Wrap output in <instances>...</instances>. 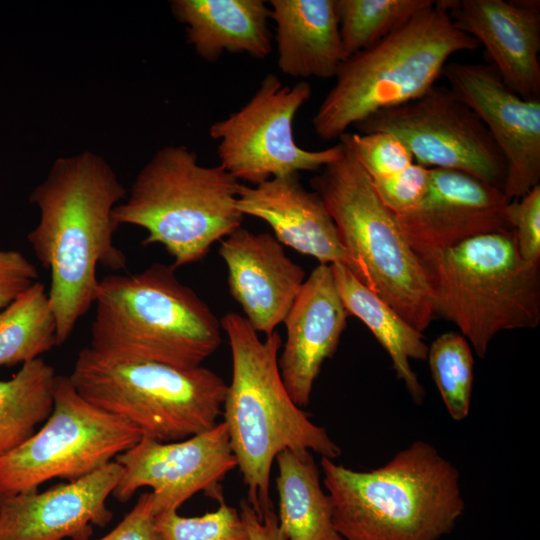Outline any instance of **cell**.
Wrapping results in <instances>:
<instances>
[{"label":"cell","instance_id":"obj_12","mask_svg":"<svg viewBox=\"0 0 540 540\" xmlns=\"http://www.w3.org/2000/svg\"><path fill=\"white\" fill-rule=\"evenodd\" d=\"M354 127L362 134L395 135L419 165L461 171L503 189L502 152L480 118L449 87L435 84L418 98L376 112Z\"/></svg>","mask_w":540,"mask_h":540},{"label":"cell","instance_id":"obj_34","mask_svg":"<svg viewBox=\"0 0 540 540\" xmlns=\"http://www.w3.org/2000/svg\"><path fill=\"white\" fill-rule=\"evenodd\" d=\"M98 540H165L156 525L151 492L143 493L122 521Z\"/></svg>","mask_w":540,"mask_h":540},{"label":"cell","instance_id":"obj_30","mask_svg":"<svg viewBox=\"0 0 540 540\" xmlns=\"http://www.w3.org/2000/svg\"><path fill=\"white\" fill-rule=\"evenodd\" d=\"M345 136L371 180L391 177L414 163L410 150L393 134L347 132Z\"/></svg>","mask_w":540,"mask_h":540},{"label":"cell","instance_id":"obj_13","mask_svg":"<svg viewBox=\"0 0 540 540\" xmlns=\"http://www.w3.org/2000/svg\"><path fill=\"white\" fill-rule=\"evenodd\" d=\"M114 461L122 466L123 474L112 496L126 503L138 489L150 487L155 516L177 511L198 492L220 502L224 499L222 481L237 467L223 421L175 442L143 436Z\"/></svg>","mask_w":540,"mask_h":540},{"label":"cell","instance_id":"obj_4","mask_svg":"<svg viewBox=\"0 0 540 540\" xmlns=\"http://www.w3.org/2000/svg\"><path fill=\"white\" fill-rule=\"evenodd\" d=\"M175 271L153 263L102 278L89 347L115 360L201 366L221 344L220 320Z\"/></svg>","mask_w":540,"mask_h":540},{"label":"cell","instance_id":"obj_26","mask_svg":"<svg viewBox=\"0 0 540 540\" xmlns=\"http://www.w3.org/2000/svg\"><path fill=\"white\" fill-rule=\"evenodd\" d=\"M55 346L56 317L45 285L37 281L0 310V366L23 365Z\"/></svg>","mask_w":540,"mask_h":540},{"label":"cell","instance_id":"obj_7","mask_svg":"<svg viewBox=\"0 0 540 540\" xmlns=\"http://www.w3.org/2000/svg\"><path fill=\"white\" fill-rule=\"evenodd\" d=\"M417 256L435 314L454 323L479 357L499 332L539 325V264L521 259L513 230Z\"/></svg>","mask_w":540,"mask_h":540},{"label":"cell","instance_id":"obj_5","mask_svg":"<svg viewBox=\"0 0 540 540\" xmlns=\"http://www.w3.org/2000/svg\"><path fill=\"white\" fill-rule=\"evenodd\" d=\"M479 46L456 26L446 0L434 1L341 63L312 119L315 134L326 141L339 139L374 113L418 98L435 85L451 56Z\"/></svg>","mask_w":540,"mask_h":540},{"label":"cell","instance_id":"obj_29","mask_svg":"<svg viewBox=\"0 0 540 540\" xmlns=\"http://www.w3.org/2000/svg\"><path fill=\"white\" fill-rule=\"evenodd\" d=\"M165 540H250L240 513L221 500L216 510L184 517L177 511L155 516Z\"/></svg>","mask_w":540,"mask_h":540},{"label":"cell","instance_id":"obj_2","mask_svg":"<svg viewBox=\"0 0 540 540\" xmlns=\"http://www.w3.org/2000/svg\"><path fill=\"white\" fill-rule=\"evenodd\" d=\"M220 324L232 357L223 422L247 489L246 501L261 518L273 509L270 475L280 452L307 449L334 460L341 450L286 390L278 366L282 345L278 332L261 340L244 316L235 312L225 314Z\"/></svg>","mask_w":540,"mask_h":540},{"label":"cell","instance_id":"obj_22","mask_svg":"<svg viewBox=\"0 0 540 540\" xmlns=\"http://www.w3.org/2000/svg\"><path fill=\"white\" fill-rule=\"evenodd\" d=\"M279 70L290 77H335L345 60L335 0H270Z\"/></svg>","mask_w":540,"mask_h":540},{"label":"cell","instance_id":"obj_15","mask_svg":"<svg viewBox=\"0 0 540 540\" xmlns=\"http://www.w3.org/2000/svg\"><path fill=\"white\" fill-rule=\"evenodd\" d=\"M501 189L461 171L431 168L427 190L411 211L395 215L417 255L448 249L478 235L512 230Z\"/></svg>","mask_w":540,"mask_h":540},{"label":"cell","instance_id":"obj_27","mask_svg":"<svg viewBox=\"0 0 540 540\" xmlns=\"http://www.w3.org/2000/svg\"><path fill=\"white\" fill-rule=\"evenodd\" d=\"M433 0H335L345 59L406 24Z\"/></svg>","mask_w":540,"mask_h":540},{"label":"cell","instance_id":"obj_19","mask_svg":"<svg viewBox=\"0 0 540 540\" xmlns=\"http://www.w3.org/2000/svg\"><path fill=\"white\" fill-rule=\"evenodd\" d=\"M348 316L331 266L319 264L305 279L283 322L286 341L278 358L284 386L300 408L309 403L324 361L336 352Z\"/></svg>","mask_w":540,"mask_h":540},{"label":"cell","instance_id":"obj_32","mask_svg":"<svg viewBox=\"0 0 540 540\" xmlns=\"http://www.w3.org/2000/svg\"><path fill=\"white\" fill-rule=\"evenodd\" d=\"M431 168L413 163L403 171L388 178L371 180L381 202L393 214L411 211L424 196Z\"/></svg>","mask_w":540,"mask_h":540},{"label":"cell","instance_id":"obj_16","mask_svg":"<svg viewBox=\"0 0 540 540\" xmlns=\"http://www.w3.org/2000/svg\"><path fill=\"white\" fill-rule=\"evenodd\" d=\"M123 474L112 461L74 481L0 496V540H88L112 519L107 499Z\"/></svg>","mask_w":540,"mask_h":540},{"label":"cell","instance_id":"obj_14","mask_svg":"<svg viewBox=\"0 0 540 540\" xmlns=\"http://www.w3.org/2000/svg\"><path fill=\"white\" fill-rule=\"evenodd\" d=\"M452 92L484 123L506 161L508 202L540 185V99L508 87L492 65L448 62L442 72Z\"/></svg>","mask_w":540,"mask_h":540},{"label":"cell","instance_id":"obj_35","mask_svg":"<svg viewBox=\"0 0 540 540\" xmlns=\"http://www.w3.org/2000/svg\"><path fill=\"white\" fill-rule=\"evenodd\" d=\"M239 513L250 540H288L279 527L277 514L273 509L260 518L247 501H242Z\"/></svg>","mask_w":540,"mask_h":540},{"label":"cell","instance_id":"obj_1","mask_svg":"<svg viewBox=\"0 0 540 540\" xmlns=\"http://www.w3.org/2000/svg\"><path fill=\"white\" fill-rule=\"evenodd\" d=\"M126 196L114 169L92 151L57 158L29 196L40 217L27 240L50 271L48 295L58 346L95 303L97 266L112 271L127 268L125 253L113 242L118 226L112 217Z\"/></svg>","mask_w":540,"mask_h":540},{"label":"cell","instance_id":"obj_28","mask_svg":"<svg viewBox=\"0 0 540 540\" xmlns=\"http://www.w3.org/2000/svg\"><path fill=\"white\" fill-rule=\"evenodd\" d=\"M432 378L445 407L455 421L470 410L474 359L469 342L459 332H445L428 347Z\"/></svg>","mask_w":540,"mask_h":540},{"label":"cell","instance_id":"obj_24","mask_svg":"<svg viewBox=\"0 0 540 540\" xmlns=\"http://www.w3.org/2000/svg\"><path fill=\"white\" fill-rule=\"evenodd\" d=\"M278 524L288 540H344L333 523L331 501L310 450L286 449L276 459Z\"/></svg>","mask_w":540,"mask_h":540},{"label":"cell","instance_id":"obj_20","mask_svg":"<svg viewBox=\"0 0 540 540\" xmlns=\"http://www.w3.org/2000/svg\"><path fill=\"white\" fill-rule=\"evenodd\" d=\"M237 208L243 216L266 222L282 245L312 256L320 264L341 263L350 268L322 199L302 185L298 174L274 177L257 185L242 184Z\"/></svg>","mask_w":540,"mask_h":540},{"label":"cell","instance_id":"obj_11","mask_svg":"<svg viewBox=\"0 0 540 540\" xmlns=\"http://www.w3.org/2000/svg\"><path fill=\"white\" fill-rule=\"evenodd\" d=\"M306 81L284 85L268 73L245 105L209 127L219 165L239 181L257 185L271 178L321 170L338 159L343 145L307 150L296 143L294 120L309 101Z\"/></svg>","mask_w":540,"mask_h":540},{"label":"cell","instance_id":"obj_23","mask_svg":"<svg viewBox=\"0 0 540 540\" xmlns=\"http://www.w3.org/2000/svg\"><path fill=\"white\" fill-rule=\"evenodd\" d=\"M335 284L349 315L361 320L388 353L397 378L416 404L425 390L410 360H425L428 345L422 332L409 324L391 305L367 288L344 264H331Z\"/></svg>","mask_w":540,"mask_h":540},{"label":"cell","instance_id":"obj_17","mask_svg":"<svg viewBox=\"0 0 540 540\" xmlns=\"http://www.w3.org/2000/svg\"><path fill=\"white\" fill-rule=\"evenodd\" d=\"M218 253L227 267L229 293L244 318L258 333L275 332L302 288L304 269L273 234L242 226L220 241Z\"/></svg>","mask_w":540,"mask_h":540},{"label":"cell","instance_id":"obj_25","mask_svg":"<svg viewBox=\"0 0 540 540\" xmlns=\"http://www.w3.org/2000/svg\"><path fill=\"white\" fill-rule=\"evenodd\" d=\"M56 372L41 357L21 365L8 380H0V458L13 451L50 416Z\"/></svg>","mask_w":540,"mask_h":540},{"label":"cell","instance_id":"obj_3","mask_svg":"<svg viewBox=\"0 0 540 540\" xmlns=\"http://www.w3.org/2000/svg\"><path fill=\"white\" fill-rule=\"evenodd\" d=\"M320 466L344 540H439L464 513L457 468L423 440L373 470H352L326 457Z\"/></svg>","mask_w":540,"mask_h":540},{"label":"cell","instance_id":"obj_33","mask_svg":"<svg viewBox=\"0 0 540 540\" xmlns=\"http://www.w3.org/2000/svg\"><path fill=\"white\" fill-rule=\"evenodd\" d=\"M36 267L19 251L0 249V310L38 281Z\"/></svg>","mask_w":540,"mask_h":540},{"label":"cell","instance_id":"obj_9","mask_svg":"<svg viewBox=\"0 0 540 540\" xmlns=\"http://www.w3.org/2000/svg\"><path fill=\"white\" fill-rule=\"evenodd\" d=\"M97 408L167 443L211 430L223 412L227 384L212 370L104 357L89 346L68 375Z\"/></svg>","mask_w":540,"mask_h":540},{"label":"cell","instance_id":"obj_8","mask_svg":"<svg viewBox=\"0 0 540 540\" xmlns=\"http://www.w3.org/2000/svg\"><path fill=\"white\" fill-rule=\"evenodd\" d=\"M338 159L311 179L337 228L350 270L423 333L436 316L423 266L381 202L345 134Z\"/></svg>","mask_w":540,"mask_h":540},{"label":"cell","instance_id":"obj_10","mask_svg":"<svg viewBox=\"0 0 540 540\" xmlns=\"http://www.w3.org/2000/svg\"><path fill=\"white\" fill-rule=\"evenodd\" d=\"M143 433L84 399L57 375L53 410L22 445L0 458V496L38 490L51 479L74 481L112 462Z\"/></svg>","mask_w":540,"mask_h":540},{"label":"cell","instance_id":"obj_21","mask_svg":"<svg viewBox=\"0 0 540 540\" xmlns=\"http://www.w3.org/2000/svg\"><path fill=\"white\" fill-rule=\"evenodd\" d=\"M174 18L185 25L195 53L214 63L224 53L263 60L273 50L271 10L263 0H173Z\"/></svg>","mask_w":540,"mask_h":540},{"label":"cell","instance_id":"obj_6","mask_svg":"<svg viewBox=\"0 0 540 540\" xmlns=\"http://www.w3.org/2000/svg\"><path fill=\"white\" fill-rule=\"evenodd\" d=\"M241 185L220 165H201L186 146L168 145L142 167L112 217L118 227L144 229L142 245L163 246L177 268L202 260L241 227Z\"/></svg>","mask_w":540,"mask_h":540},{"label":"cell","instance_id":"obj_18","mask_svg":"<svg viewBox=\"0 0 540 540\" xmlns=\"http://www.w3.org/2000/svg\"><path fill=\"white\" fill-rule=\"evenodd\" d=\"M456 26L474 37L504 83L527 100L540 99V2L446 0Z\"/></svg>","mask_w":540,"mask_h":540},{"label":"cell","instance_id":"obj_31","mask_svg":"<svg viewBox=\"0 0 540 540\" xmlns=\"http://www.w3.org/2000/svg\"><path fill=\"white\" fill-rule=\"evenodd\" d=\"M518 253L527 264H540V185L506 207Z\"/></svg>","mask_w":540,"mask_h":540}]
</instances>
